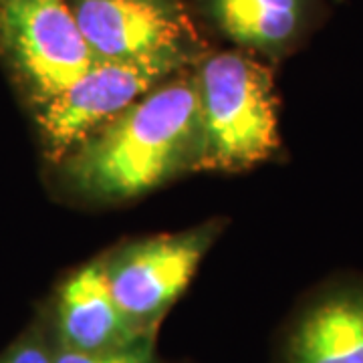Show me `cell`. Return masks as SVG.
I'll return each mask as SVG.
<instances>
[{"instance_id": "5", "label": "cell", "mask_w": 363, "mask_h": 363, "mask_svg": "<svg viewBox=\"0 0 363 363\" xmlns=\"http://www.w3.org/2000/svg\"><path fill=\"white\" fill-rule=\"evenodd\" d=\"M216 234V224H204L188 233L138 240L104 259L116 303L142 335L156 337Z\"/></svg>"}, {"instance_id": "10", "label": "cell", "mask_w": 363, "mask_h": 363, "mask_svg": "<svg viewBox=\"0 0 363 363\" xmlns=\"http://www.w3.org/2000/svg\"><path fill=\"white\" fill-rule=\"evenodd\" d=\"M52 357L55 363H157L156 337L138 339L121 350L104 353H79L65 350L52 341Z\"/></svg>"}, {"instance_id": "3", "label": "cell", "mask_w": 363, "mask_h": 363, "mask_svg": "<svg viewBox=\"0 0 363 363\" xmlns=\"http://www.w3.org/2000/svg\"><path fill=\"white\" fill-rule=\"evenodd\" d=\"M0 47L35 107L95 63L69 0H0Z\"/></svg>"}, {"instance_id": "1", "label": "cell", "mask_w": 363, "mask_h": 363, "mask_svg": "<svg viewBox=\"0 0 363 363\" xmlns=\"http://www.w3.org/2000/svg\"><path fill=\"white\" fill-rule=\"evenodd\" d=\"M202 121L196 77L166 79L87 135L59 164L77 194L121 202L198 169Z\"/></svg>"}, {"instance_id": "8", "label": "cell", "mask_w": 363, "mask_h": 363, "mask_svg": "<svg viewBox=\"0 0 363 363\" xmlns=\"http://www.w3.org/2000/svg\"><path fill=\"white\" fill-rule=\"evenodd\" d=\"M51 339L79 353H104L131 345L142 335L111 293L104 260L75 271L57 291Z\"/></svg>"}, {"instance_id": "4", "label": "cell", "mask_w": 363, "mask_h": 363, "mask_svg": "<svg viewBox=\"0 0 363 363\" xmlns=\"http://www.w3.org/2000/svg\"><path fill=\"white\" fill-rule=\"evenodd\" d=\"M186 61H95L65 91L37 107V125L45 154L65 160L79 143L130 105L156 89Z\"/></svg>"}, {"instance_id": "7", "label": "cell", "mask_w": 363, "mask_h": 363, "mask_svg": "<svg viewBox=\"0 0 363 363\" xmlns=\"http://www.w3.org/2000/svg\"><path fill=\"white\" fill-rule=\"evenodd\" d=\"M274 363H363V277L327 281L286 319Z\"/></svg>"}, {"instance_id": "11", "label": "cell", "mask_w": 363, "mask_h": 363, "mask_svg": "<svg viewBox=\"0 0 363 363\" xmlns=\"http://www.w3.org/2000/svg\"><path fill=\"white\" fill-rule=\"evenodd\" d=\"M0 363H55L49 329H30L23 337L16 339L9 350L0 353Z\"/></svg>"}, {"instance_id": "2", "label": "cell", "mask_w": 363, "mask_h": 363, "mask_svg": "<svg viewBox=\"0 0 363 363\" xmlns=\"http://www.w3.org/2000/svg\"><path fill=\"white\" fill-rule=\"evenodd\" d=\"M202 154L198 169L238 172L279 150V119L272 73L240 52L208 57L196 71Z\"/></svg>"}, {"instance_id": "9", "label": "cell", "mask_w": 363, "mask_h": 363, "mask_svg": "<svg viewBox=\"0 0 363 363\" xmlns=\"http://www.w3.org/2000/svg\"><path fill=\"white\" fill-rule=\"evenodd\" d=\"M222 30L238 45L283 52L305 35L317 0H208Z\"/></svg>"}, {"instance_id": "6", "label": "cell", "mask_w": 363, "mask_h": 363, "mask_svg": "<svg viewBox=\"0 0 363 363\" xmlns=\"http://www.w3.org/2000/svg\"><path fill=\"white\" fill-rule=\"evenodd\" d=\"M95 61H186L196 30L180 0H71Z\"/></svg>"}]
</instances>
